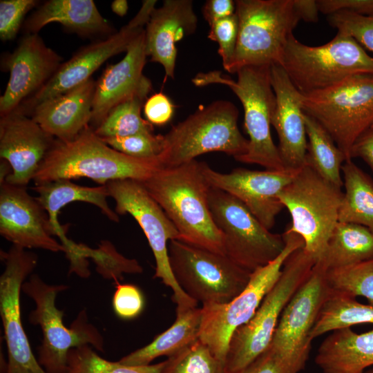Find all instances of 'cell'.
Here are the masks:
<instances>
[{"label":"cell","mask_w":373,"mask_h":373,"mask_svg":"<svg viewBox=\"0 0 373 373\" xmlns=\"http://www.w3.org/2000/svg\"><path fill=\"white\" fill-rule=\"evenodd\" d=\"M61 59L37 34L23 37L14 52L3 59L10 77L0 98L1 117L16 111L26 97L38 91L57 70Z\"/></svg>","instance_id":"20"},{"label":"cell","mask_w":373,"mask_h":373,"mask_svg":"<svg viewBox=\"0 0 373 373\" xmlns=\"http://www.w3.org/2000/svg\"><path fill=\"white\" fill-rule=\"evenodd\" d=\"M319 12L330 15L347 11L364 16H373V0H318Z\"/></svg>","instance_id":"46"},{"label":"cell","mask_w":373,"mask_h":373,"mask_svg":"<svg viewBox=\"0 0 373 373\" xmlns=\"http://www.w3.org/2000/svg\"><path fill=\"white\" fill-rule=\"evenodd\" d=\"M299 170L253 171L237 168L223 173L212 169L205 162L202 166L211 187L238 198L269 230L274 226L276 216L284 208L278 194Z\"/></svg>","instance_id":"18"},{"label":"cell","mask_w":373,"mask_h":373,"mask_svg":"<svg viewBox=\"0 0 373 373\" xmlns=\"http://www.w3.org/2000/svg\"><path fill=\"white\" fill-rule=\"evenodd\" d=\"M26 186L5 181L0 186V233L12 245L23 249L63 251V245L53 238L48 215Z\"/></svg>","instance_id":"19"},{"label":"cell","mask_w":373,"mask_h":373,"mask_svg":"<svg viewBox=\"0 0 373 373\" xmlns=\"http://www.w3.org/2000/svg\"><path fill=\"white\" fill-rule=\"evenodd\" d=\"M201 321L202 308L176 310V318L169 328L146 346L122 357L119 362L129 365H146L157 357L171 356L199 338Z\"/></svg>","instance_id":"29"},{"label":"cell","mask_w":373,"mask_h":373,"mask_svg":"<svg viewBox=\"0 0 373 373\" xmlns=\"http://www.w3.org/2000/svg\"><path fill=\"white\" fill-rule=\"evenodd\" d=\"M95 84L96 82L90 78L39 104L31 111V118L57 140L73 139L90 122Z\"/></svg>","instance_id":"25"},{"label":"cell","mask_w":373,"mask_h":373,"mask_svg":"<svg viewBox=\"0 0 373 373\" xmlns=\"http://www.w3.org/2000/svg\"><path fill=\"white\" fill-rule=\"evenodd\" d=\"M126 52L120 61L107 66L96 82L90 122L93 129L117 104L142 90L152 88L151 81L143 75L147 56L145 29L131 42Z\"/></svg>","instance_id":"23"},{"label":"cell","mask_w":373,"mask_h":373,"mask_svg":"<svg viewBox=\"0 0 373 373\" xmlns=\"http://www.w3.org/2000/svg\"><path fill=\"white\" fill-rule=\"evenodd\" d=\"M33 189L36 198L47 212L53 229L54 235L59 237L61 244L68 242L66 229L60 224L58 214L66 204L76 201L88 202L97 207L110 220L119 222V215L109 207L106 198L109 197L106 185L89 187L78 185L70 180H57L35 184Z\"/></svg>","instance_id":"28"},{"label":"cell","mask_w":373,"mask_h":373,"mask_svg":"<svg viewBox=\"0 0 373 373\" xmlns=\"http://www.w3.org/2000/svg\"><path fill=\"white\" fill-rule=\"evenodd\" d=\"M316 262L304 247L288 257L279 278L254 315L232 334L224 361L225 373L241 370L267 349L285 307Z\"/></svg>","instance_id":"8"},{"label":"cell","mask_w":373,"mask_h":373,"mask_svg":"<svg viewBox=\"0 0 373 373\" xmlns=\"http://www.w3.org/2000/svg\"><path fill=\"white\" fill-rule=\"evenodd\" d=\"M373 127V126H372Z\"/></svg>","instance_id":"52"},{"label":"cell","mask_w":373,"mask_h":373,"mask_svg":"<svg viewBox=\"0 0 373 373\" xmlns=\"http://www.w3.org/2000/svg\"><path fill=\"white\" fill-rule=\"evenodd\" d=\"M351 157L361 158L373 171V127L356 141L352 149Z\"/></svg>","instance_id":"48"},{"label":"cell","mask_w":373,"mask_h":373,"mask_svg":"<svg viewBox=\"0 0 373 373\" xmlns=\"http://www.w3.org/2000/svg\"><path fill=\"white\" fill-rule=\"evenodd\" d=\"M365 373H373V367L371 370L365 372Z\"/></svg>","instance_id":"51"},{"label":"cell","mask_w":373,"mask_h":373,"mask_svg":"<svg viewBox=\"0 0 373 373\" xmlns=\"http://www.w3.org/2000/svg\"><path fill=\"white\" fill-rule=\"evenodd\" d=\"M283 236L285 247L282 253L268 265L252 272L242 292L227 303L202 305L199 338L224 363L233 332L254 315L279 278L288 257L304 247L303 238L287 228Z\"/></svg>","instance_id":"12"},{"label":"cell","mask_w":373,"mask_h":373,"mask_svg":"<svg viewBox=\"0 0 373 373\" xmlns=\"http://www.w3.org/2000/svg\"><path fill=\"white\" fill-rule=\"evenodd\" d=\"M271 81L276 96L271 125L278 134V153L285 169L299 170L306 166L307 147L302 94L281 66H271Z\"/></svg>","instance_id":"22"},{"label":"cell","mask_w":373,"mask_h":373,"mask_svg":"<svg viewBox=\"0 0 373 373\" xmlns=\"http://www.w3.org/2000/svg\"><path fill=\"white\" fill-rule=\"evenodd\" d=\"M209 204L223 236L225 255L242 269L252 273L275 260L285 249L283 234L270 232L236 197L211 187Z\"/></svg>","instance_id":"13"},{"label":"cell","mask_w":373,"mask_h":373,"mask_svg":"<svg viewBox=\"0 0 373 373\" xmlns=\"http://www.w3.org/2000/svg\"><path fill=\"white\" fill-rule=\"evenodd\" d=\"M238 35L228 68L281 66L285 46L300 18L294 0H236Z\"/></svg>","instance_id":"5"},{"label":"cell","mask_w":373,"mask_h":373,"mask_svg":"<svg viewBox=\"0 0 373 373\" xmlns=\"http://www.w3.org/2000/svg\"><path fill=\"white\" fill-rule=\"evenodd\" d=\"M198 17L191 0H165L155 8L145 28V48L151 61L160 64L165 77L173 79L176 43L194 32Z\"/></svg>","instance_id":"24"},{"label":"cell","mask_w":373,"mask_h":373,"mask_svg":"<svg viewBox=\"0 0 373 373\" xmlns=\"http://www.w3.org/2000/svg\"><path fill=\"white\" fill-rule=\"evenodd\" d=\"M363 323L373 324V305L362 304L355 298L332 290L309 337L312 341L329 332Z\"/></svg>","instance_id":"33"},{"label":"cell","mask_w":373,"mask_h":373,"mask_svg":"<svg viewBox=\"0 0 373 373\" xmlns=\"http://www.w3.org/2000/svg\"><path fill=\"white\" fill-rule=\"evenodd\" d=\"M68 288L66 285H50L39 275L32 274L22 285L21 290L35 303L29 322L39 325L42 332L38 349V361L47 373H65L70 349L89 345L104 351L103 336L88 322L86 309H82L67 327L63 321L64 312L55 305L57 296Z\"/></svg>","instance_id":"7"},{"label":"cell","mask_w":373,"mask_h":373,"mask_svg":"<svg viewBox=\"0 0 373 373\" xmlns=\"http://www.w3.org/2000/svg\"><path fill=\"white\" fill-rule=\"evenodd\" d=\"M164 362L161 373H225L224 363L200 338Z\"/></svg>","instance_id":"36"},{"label":"cell","mask_w":373,"mask_h":373,"mask_svg":"<svg viewBox=\"0 0 373 373\" xmlns=\"http://www.w3.org/2000/svg\"><path fill=\"white\" fill-rule=\"evenodd\" d=\"M235 80L219 70L199 73L192 79L198 87L221 84L229 87L240 99L244 109L245 127L249 135L247 151L236 160L260 165L267 170L285 169L270 126L276 107L270 66L240 68Z\"/></svg>","instance_id":"3"},{"label":"cell","mask_w":373,"mask_h":373,"mask_svg":"<svg viewBox=\"0 0 373 373\" xmlns=\"http://www.w3.org/2000/svg\"><path fill=\"white\" fill-rule=\"evenodd\" d=\"M315 362L323 373H365L373 366V329L362 334L351 327L332 331L319 345Z\"/></svg>","instance_id":"26"},{"label":"cell","mask_w":373,"mask_h":373,"mask_svg":"<svg viewBox=\"0 0 373 373\" xmlns=\"http://www.w3.org/2000/svg\"><path fill=\"white\" fill-rule=\"evenodd\" d=\"M301 107L330 135L347 160L352 146L373 126V73L352 75L326 89L302 95Z\"/></svg>","instance_id":"9"},{"label":"cell","mask_w":373,"mask_h":373,"mask_svg":"<svg viewBox=\"0 0 373 373\" xmlns=\"http://www.w3.org/2000/svg\"><path fill=\"white\" fill-rule=\"evenodd\" d=\"M281 66L302 94L329 88L359 73H373V57L351 36L338 32L326 44L309 46L292 35Z\"/></svg>","instance_id":"6"},{"label":"cell","mask_w":373,"mask_h":373,"mask_svg":"<svg viewBox=\"0 0 373 373\" xmlns=\"http://www.w3.org/2000/svg\"><path fill=\"white\" fill-rule=\"evenodd\" d=\"M304 114L308 137L306 165L327 182L341 189L343 181L341 170L343 162L347 160V157L325 128L314 118Z\"/></svg>","instance_id":"32"},{"label":"cell","mask_w":373,"mask_h":373,"mask_svg":"<svg viewBox=\"0 0 373 373\" xmlns=\"http://www.w3.org/2000/svg\"><path fill=\"white\" fill-rule=\"evenodd\" d=\"M334 291L356 298L363 296L373 305V259L327 271Z\"/></svg>","instance_id":"37"},{"label":"cell","mask_w":373,"mask_h":373,"mask_svg":"<svg viewBox=\"0 0 373 373\" xmlns=\"http://www.w3.org/2000/svg\"><path fill=\"white\" fill-rule=\"evenodd\" d=\"M238 35V19L236 12L210 26L208 38L218 44V52L226 70L234 56Z\"/></svg>","instance_id":"41"},{"label":"cell","mask_w":373,"mask_h":373,"mask_svg":"<svg viewBox=\"0 0 373 373\" xmlns=\"http://www.w3.org/2000/svg\"><path fill=\"white\" fill-rule=\"evenodd\" d=\"M111 9L117 15L123 17L128 10V2L126 0H115L111 3Z\"/></svg>","instance_id":"50"},{"label":"cell","mask_w":373,"mask_h":373,"mask_svg":"<svg viewBox=\"0 0 373 373\" xmlns=\"http://www.w3.org/2000/svg\"><path fill=\"white\" fill-rule=\"evenodd\" d=\"M327 20L338 32L351 36L361 46L373 52V16L341 11L328 15Z\"/></svg>","instance_id":"40"},{"label":"cell","mask_w":373,"mask_h":373,"mask_svg":"<svg viewBox=\"0 0 373 373\" xmlns=\"http://www.w3.org/2000/svg\"><path fill=\"white\" fill-rule=\"evenodd\" d=\"M345 192L338 213L339 222L363 225L373 233V180L352 160L341 168Z\"/></svg>","instance_id":"31"},{"label":"cell","mask_w":373,"mask_h":373,"mask_svg":"<svg viewBox=\"0 0 373 373\" xmlns=\"http://www.w3.org/2000/svg\"><path fill=\"white\" fill-rule=\"evenodd\" d=\"M168 255L178 285L202 305L229 303L246 287L251 274L225 254L179 240L169 241Z\"/></svg>","instance_id":"11"},{"label":"cell","mask_w":373,"mask_h":373,"mask_svg":"<svg viewBox=\"0 0 373 373\" xmlns=\"http://www.w3.org/2000/svg\"><path fill=\"white\" fill-rule=\"evenodd\" d=\"M105 185L109 197L115 201V211L118 215L130 214L145 234L155 260L153 278L161 279L172 289L176 310L197 307L198 303L178 285L171 271L167 242L180 240V234L162 208L140 181L123 179L108 182Z\"/></svg>","instance_id":"14"},{"label":"cell","mask_w":373,"mask_h":373,"mask_svg":"<svg viewBox=\"0 0 373 373\" xmlns=\"http://www.w3.org/2000/svg\"><path fill=\"white\" fill-rule=\"evenodd\" d=\"M239 111L231 102L217 100L199 108L164 135L159 159L172 168L207 153L222 152L235 160L247 151L249 140L240 133Z\"/></svg>","instance_id":"4"},{"label":"cell","mask_w":373,"mask_h":373,"mask_svg":"<svg viewBox=\"0 0 373 373\" xmlns=\"http://www.w3.org/2000/svg\"><path fill=\"white\" fill-rule=\"evenodd\" d=\"M327 269L318 261L285 307L269 346L280 355L305 366L312 340L309 334L332 289Z\"/></svg>","instance_id":"17"},{"label":"cell","mask_w":373,"mask_h":373,"mask_svg":"<svg viewBox=\"0 0 373 373\" xmlns=\"http://www.w3.org/2000/svg\"><path fill=\"white\" fill-rule=\"evenodd\" d=\"M5 269L0 276V316L8 358L1 373H47L32 351L21 322L20 294L22 285L37 264V256L12 245L1 251Z\"/></svg>","instance_id":"15"},{"label":"cell","mask_w":373,"mask_h":373,"mask_svg":"<svg viewBox=\"0 0 373 373\" xmlns=\"http://www.w3.org/2000/svg\"><path fill=\"white\" fill-rule=\"evenodd\" d=\"M235 12L236 2L232 0H209L202 8V15L209 26Z\"/></svg>","instance_id":"47"},{"label":"cell","mask_w":373,"mask_h":373,"mask_svg":"<svg viewBox=\"0 0 373 373\" xmlns=\"http://www.w3.org/2000/svg\"><path fill=\"white\" fill-rule=\"evenodd\" d=\"M37 3L35 0H1L0 38L2 41L15 37L26 14Z\"/></svg>","instance_id":"42"},{"label":"cell","mask_w":373,"mask_h":373,"mask_svg":"<svg viewBox=\"0 0 373 373\" xmlns=\"http://www.w3.org/2000/svg\"><path fill=\"white\" fill-rule=\"evenodd\" d=\"M89 345L69 350L65 373H161L164 361L146 365L112 362L98 355Z\"/></svg>","instance_id":"35"},{"label":"cell","mask_w":373,"mask_h":373,"mask_svg":"<svg viewBox=\"0 0 373 373\" xmlns=\"http://www.w3.org/2000/svg\"><path fill=\"white\" fill-rule=\"evenodd\" d=\"M162 168L159 157L137 158L124 154L103 142L88 126L72 140L55 139L33 180L35 184L79 178L101 185L123 179L142 182Z\"/></svg>","instance_id":"2"},{"label":"cell","mask_w":373,"mask_h":373,"mask_svg":"<svg viewBox=\"0 0 373 373\" xmlns=\"http://www.w3.org/2000/svg\"><path fill=\"white\" fill-rule=\"evenodd\" d=\"M151 90H142L115 106L94 129L95 134L105 138L153 133V125L141 116L142 108Z\"/></svg>","instance_id":"34"},{"label":"cell","mask_w":373,"mask_h":373,"mask_svg":"<svg viewBox=\"0 0 373 373\" xmlns=\"http://www.w3.org/2000/svg\"><path fill=\"white\" fill-rule=\"evenodd\" d=\"M112 305L115 314L121 319L131 320L143 311L144 298L140 289L132 284H121L116 280Z\"/></svg>","instance_id":"43"},{"label":"cell","mask_w":373,"mask_h":373,"mask_svg":"<svg viewBox=\"0 0 373 373\" xmlns=\"http://www.w3.org/2000/svg\"><path fill=\"white\" fill-rule=\"evenodd\" d=\"M88 258L93 259L97 271L106 278L117 280L123 273L140 274L143 269L135 259L125 258L108 241L102 242L99 249L88 247Z\"/></svg>","instance_id":"38"},{"label":"cell","mask_w":373,"mask_h":373,"mask_svg":"<svg viewBox=\"0 0 373 373\" xmlns=\"http://www.w3.org/2000/svg\"><path fill=\"white\" fill-rule=\"evenodd\" d=\"M54 140L55 137L19 110L1 117L0 157L12 169L4 181L26 186L33 180Z\"/></svg>","instance_id":"21"},{"label":"cell","mask_w":373,"mask_h":373,"mask_svg":"<svg viewBox=\"0 0 373 373\" xmlns=\"http://www.w3.org/2000/svg\"><path fill=\"white\" fill-rule=\"evenodd\" d=\"M295 8L300 18L307 22L318 21V8L315 0H294Z\"/></svg>","instance_id":"49"},{"label":"cell","mask_w":373,"mask_h":373,"mask_svg":"<svg viewBox=\"0 0 373 373\" xmlns=\"http://www.w3.org/2000/svg\"><path fill=\"white\" fill-rule=\"evenodd\" d=\"M372 259L373 233L361 224L338 222L318 261L330 270Z\"/></svg>","instance_id":"30"},{"label":"cell","mask_w":373,"mask_h":373,"mask_svg":"<svg viewBox=\"0 0 373 373\" xmlns=\"http://www.w3.org/2000/svg\"><path fill=\"white\" fill-rule=\"evenodd\" d=\"M58 22L81 35L109 34L112 28L101 15L93 0H50L26 21L28 34H37L45 26Z\"/></svg>","instance_id":"27"},{"label":"cell","mask_w":373,"mask_h":373,"mask_svg":"<svg viewBox=\"0 0 373 373\" xmlns=\"http://www.w3.org/2000/svg\"><path fill=\"white\" fill-rule=\"evenodd\" d=\"M143 108L149 122L153 125L162 126L171 119L175 106L167 95L160 92L149 97Z\"/></svg>","instance_id":"45"},{"label":"cell","mask_w":373,"mask_h":373,"mask_svg":"<svg viewBox=\"0 0 373 373\" xmlns=\"http://www.w3.org/2000/svg\"><path fill=\"white\" fill-rule=\"evenodd\" d=\"M202 166L193 160L162 168L142 183L176 227L179 240L225 254L223 236L209 209L211 186Z\"/></svg>","instance_id":"1"},{"label":"cell","mask_w":373,"mask_h":373,"mask_svg":"<svg viewBox=\"0 0 373 373\" xmlns=\"http://www.w3.org/2000/svg\"><path fill=\"white\" fill-rule=\"evenodd\" d=\"M302 365L278 353L269 345L247 366L236 373H299Z\"/></svg>","instance_id":"44"},{"label":"cell","mask_w":373,"mask_h":373,"mask_svg":"<svg viewBox=\"0 0 373 373\" xmlns=\"http://www.w3.org/2000/svg\"><path fill=\"white\" fill-rule=\"evenodd\" d=\"M343 192L306 165L278 198L291 216L287 229L300 236L304 249L318 262L338 222Z\"/></svg>","instance_id":"10"},{"label":"cell","mask_w":373,"mask_h":373,"mask_svg":"<svg viewBox=\"0 0 373 373\" xmlns=\"http://www.w3.org/2000/svg\"><path fill=\"white\" fill-rule=\"evenodd\" d=\"M156 2L143 1L135 16L119 31L82 48L61 64L51 78L18 110L26 114L39 104L82 84L111 57L126 52L131 42L144 30Z\"/></svg>","instance_id":"16"},{"label":"cell","mask_w":373,"mask_h":373,"mask_svg":"<svg viewBox=\"0 0 373 373\" xmlns=\"http://www.w3.org/2000/svg\"><path fill=\"white\" fill-rule=\"evenodd\" d=\"M101 139L113 149L137 158L158 157L164 143V135H155L153 133H141L126 137Z\"/></svg>","instance_id":"39"}]
</instances>
